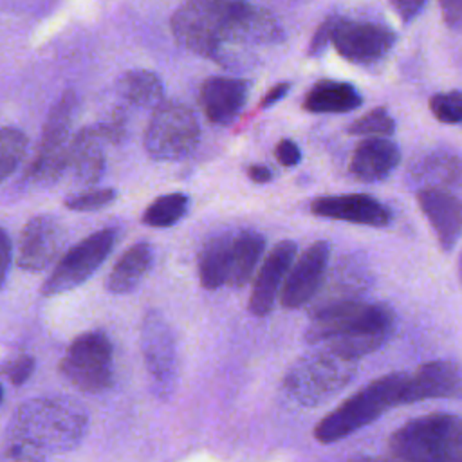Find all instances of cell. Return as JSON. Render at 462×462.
<instances>
[{"label": "cell", "mask_w": 462, "mask_h": 462, "mask_svg": "<svg viewBox=\"0 0 462 462\" xmlns=\"http://www.w3.org/2000/svg\"><path fill=\"white\" fill-rule=\"evenodd\" d=\"M76 94L72 90L63 92L58 103L51 108L43 125L42 139L36 155L27 170V179L34 184H52L67 171L70 126L76 112Z\"/></svg>", "instance_id": "9c48e42d"}, {"label": "cell", "mask_w": 462, "mask_h": 462, "mask_svg": "<svg viewBox=\"0 0 462 462\" xmlns=\"http://www.w3.org/2000/svg\"><path fill=\"white\" fill-rule=\"evenodd\" d=\"M393 328V312L381 303H334L318 310L305 332L309 343H325L327 350L357 359L381 348Z\"/></svg>", "instance_id": "7a4b0ae2"}, {"label": "cell", "mask_w": 462, "mask_h": 462, "mask_svg": "<svg viewBox=\"0 0 462 462\" xmlns=\"http://www.w3.org/2000/svg\"><path fill=\"white\" fill-rule=\"evenodd\" d=\"M274 155L278 159V162L282 166H296L301 161V150L298 148V144L291 139H282L276 148H274Z\"/></svg>", "instance_id": "d590c367"}, {"label": "cell", "mask_w": 462, "mask_h": 462, "mask_svg": "<svg viewBox=\"0 0 462 462\" xmlns=\"http://www.w3.org/2000/svg\"><path fill=\"white\" fill-rule=\"evenodd\" d=\"M458 278H460V283H462V253H460V258H458Z\"/></svg>", "instance_id": "b9f144b4"}, {"label": "cell", "mask_w": 462, "mask_h": 462, "mask_svg": "<svg viewBox=\"0 0 462 462\" xmlns=\"http://www.w3.org/2000/svg\"><path fill=\"white\" fill-rule=\"evenodd\" d=\"M388 2L395 11V14L406 23L411 22L415 16H419V13L426 4V0H388Z\"/></svg>", "instance_id": "74e56055"}, {"label": "cell", "mask_w": 462, "mask_h": 462, "mask_svg": "<svg viewBox=\"0 0 462 462\" xmlns=\"http://www.w3.org/2000/svg\"><path fill=\"white\" fill-rule=\"evenodd\" d=\"M141 352L152 392L159 399H170L177 386V346L166 318L148 310L141 323Z\"/></svg>", "instance_id": "7c38bea8"}, {"label": "cell", "mask_w": 462, "mask_h": 462, "mask_svg": "<svg viewBox=\"0 0 462 462\" xmlns=\"http://www.w3.org/2000/svg\"><path fill=\"white\" fill-rule=\"evenodd\" d=\"M153 251L146 242L130 245L114 263L105 287L114 294H128L144 280L152 267Z\"/></svg>", "instance_id": "cb8c5ba5"}, {"label": "cell", "mask_w": 462, "mask_h": 462, "mask_svg": "<svg viewBox=\"0 0 462 462\" xmlns=\"http://www.w3.org/2000/svg\"><path fill=\"white\" fill-rule=\"evenodd\" d=\"M60 374L78 390L99 393L114 381V348L108 336L90 330L78 336L60 361Z\"/></svg>", "instance_id": "52a82bcc"}, {"label": "cell", "mask_w": 462, "mask_h": 462, "mask_svg": "<svg viewBox=\"0 0 462 462\" xmlns=\"http://www.w3.org/2000/svg\"><path fill=\"white\" fill-rule=\"evenodd\" d=\"M310 211L316 217L384 227L390 224V209L377 199L365 193H345L318 197L310 202Z\"/></svg>", "instance_id": "2e32d148"}, {"label": "cell", "mask_w": 462, "mask_h": 462, "mask_svg": "<svg viewBox=\"0 0 462 462\" xmlns=\"http://www.w3.org/2000/svg\"><path fill=\"white\" fill-rule=\"evenodd\" d=\"M117 94L137 108H155L164 101V85L155 72L134 69L119 78Z\"/></svg>", "instance_id": "4316f807"}, {"label": "cell", "mask_w": 462, "mask_h": 462, "mask_svg": "<svg viewBox=\"0 0 462 462\" xmlns=\"http://www.w3.org/2000/svg\"><path fill=\"white\" fill-rule=\"evenodd\" d=\"M199 139L195 112L180 101H162L146 126L144 150L155 161H180L197 148Z\"/></svg>", "instance_id": "8992f818"}, {"label": "cell", "mask_w": 462, "mask_h": 462, "mask_svg": "<svg viewBox=\"0 0 462 462\" xmlns=\"http://www.w3.org/2000/svg\"><path fill=\"white\" fill-rule=\"evenodd\" d=\"M439 7L449 29H462V0H439Z\"/></svg>", "instance_id": "8d00e7d4"}, {"label": "cell", "mask_w": 462, "mask_h": 462, "mask_svg": "<svg viewBox=\"0 0 462 462\" xmlns=\"http://www.w3.org/2000/svg\"><path fill=\"white\" fill-rule=\"evenodd\" d=\"M189 199L188 195L175 191V193H166L159 199H155L143 213V224L148 227H171L177 222H180L188 211Z\"/></svg>", "instance_id": "83f0119b"}, {"label": "cell", "mask_w": 462, "mask_h": 462, "mask_svg": "<svg viewBox=\"0 0 462 462\" xmlns=\"http://www.w3.org/2000/svg\"><path fill=\"white\" fill-rule=\"evenodd\" d=\"M282 40L283 27L273 13L247 0H238L220 31L211 60L227 69L238 67L251 49L274 45Z\"/></svg>", "instance_id": "5b68a950"}, {"label": "cell", "mask_w": 462, "mask_h": 462, "mask_svg": "<svg viewBox=\"0 0 462 462\" xmlns=\"http://www.w3.org/2000/svg\"><path fill=\"white\" fill-rule=\"evenodd\" d=\"M390 455L408 462H462V417L428 413L411 419L388 440Z\"/></svg>", "instance_id": "3957f363"}, {"label": "cell", "mask_w": 462, "mask_h": 462, "mask_svg": "<svg viewBox=\"0 0 462 462\" xmlns=\"http://www.w3.org/2000/svg\"><path fill=\"white\" fill-rule=\"evenodd\" d=\"M289 88H291V83H278V85H274V87L263 96V99H262V103H260L262 108H267V106L278 103L280 99H283L285 94L289 92Z\"/></svg>", "instance_id": "ab89813d"}, {"label": "cell", "mask_w": 462, "mask_h": 462, "mask_svg": "<svg viewBox=\"0 0 462 462\" xmlns=\"http://www.w3.org/2000/svg\"><path fill=\"white\" fill-rule=\"evenodd\" d=\"M265 249V238L258 233V231H240L233 235V242H231V265H229V278H227V285L231 287H244L262 254Z\"/></svg>", "instance_id": "484cf974"}, {"label": "cell", "mask_w": 462, "mask_h": 462, "mask_svg": "<svg viewBox=\"0 0 462 462\" xmlns=\"http://www.w3.org/2000/svg\"><path fill=\"white\" fill-rule=\"evenodd\" d=\"M105 143H119L126 134V117L121 110L112 112L108 117L94 125Z\"/></svg>", "instance_id": "d6a6232c"}, {"label": "cell", "mask_w": 462, "mask_h": 462, "mask_svg": "<svg viewBox=\"0 0 462 462\" xmlns=\"http://www.w3.org/2000/svg\"><path fill=\"white\" fill-rule=\"evenodd\" d=\"M419 208L433 227L444 251H451L462 235V200L440 188H424L417 193Z\"/></svg>", "instance_id": "ffe728a7"}, {"label": "cell", "mask_w": 462, "mask_h": 462, "mask_svg": "<svg viewBox=\"0 0 462 462\" xmlns=\"http://www.w3.org/2000/svg\"><path fill=\"white\" fill-rule=\"evenodd\" d=\"M337 20H339L337 14H330L327 20L321 22V25L316 29V32L310 38L309 56L321 54L327 49V45L332 43V34H334V27H336Z\"/></svg>", "instance_id": "836d02e7"}, {"label": "cell", "mask_w": 462, "mask_h": 462, "mask_svg": "<svg viewBox=\"0 0 462 462\" xmlns=\"http://www.w3.org/2000/svg\"><path fill=\"white\" fill-rule=\"evenodd\" d=\"M117 197V191L114 188H103V189H88L83 193H76L65 199V208L70 211H97L112 204Z\"/></svg>", "instance_id": "1f68e13d"}, {"label": "cell", "mask_w": 462, "mask_h": 462, "mask_svg": "<svg viewBox=\"0 0 462 462\" xmlns=\"http://www.w3.org/2000/svg\"><path fill=\"white\" fill-rule=\"evenodd\" d=\"M404 383L406 374H386L368 383L319 420L314 430L316 440L321 444L337 442L374 422L390 408L402 404Z\"/></svg>", "instance_id": "277c9868"}, {"label": "cell", "mask_w": 462, "mask_h": 462, "mask_svg": "<svg viewBox=\"0 0 462 462\" xmlns=\"http://www.w3.org/2000/svg\"><path fill=\"white\" fill-rule=\"evenodd\" d=\"M88 415L70 397H38L23 402L13 415L4 458L43 460L72 451L85 437Z\"/></svg>", "instance_id": "6da1fadb"}, {"label": "cell", "mask_w": 462, "mask_h": 462, "mask_svg": "<svg viewBox=\"0 0 462 462\" xmlns=\"http://www.w3.org/2000/svg\"><path fill=\"white\" fill-rule=\"evenodd\" d=\"M65 244V229L52 215H36L22 229L16 262L23 271H43L60 254Z\"/></svg>", "instance_id": "5bb4252c"}, {"label": "cell", "mask_w": 462, "mask_h": 462, "mask_svg": "<svg viewBox=\"0 0 462 462\" xmlns=\"http://www.w3.org/2000/svg\"><path fill=\"white\" fill-rule=\"evenodd\" d=\"M363 96L346 81L321 79L305 94L303 108L312 114H346L359 108Z\"/></svg>", "instance_id": "603a6c76"}, {"label": "cell", "mask_w": 462, "mask_h": 462, "mask_svg": "<svg viewBox=\"0 0 462 462\" xmlns=\"http://www.w3.org/2000/svg\"><path fill=\"white\" fill-rule=\"evenodd\" d=\"M238 0H186L171 16L175 42L204 58L213 56L220 31Z\"/></svg>", "instance_id": "30bf717a"}, {"label": "cell", "mask_w": 462, "mask_h": 462, "mask_svg": "<svg viewBox=\"0 0 462 462\" xmlns=\"http://www.w3.org/2000/svg\"><path fill=\"white\" fill-rule=\"evenodd\" d=\"M117 240L116 227L99 229L76 245H72L56 263L49 278L42 285L43 296H58L69 292L87 282L106 260Z\"/></svg>", "instance_id": "8fae6325"}, {"label": "cell", "mask_w": 462, "mask_h": 462, "mask_svg": "<svg viewBox=\"0 0 462 462\" xmlns=\"http://www.w3.org/2000/svg\"><path fill=\"white\" fill-rule=\"evenodd\" d=\"M34 366H36V361L32 356H18L14 361L9 363V366L5 368V374L9 377V381L14 384V386H20L23 384L34 372Z\"/></svg>", "instance_id": "e575fe53"}, {"label": "cell", "mask_w": 462, "mask_h": 462, "mask_svg": "<svg viewBox=\"0 0 462 462\" xmlns=\"http://www.w3.org/2000/svg\"><path fill=\"white\" fill-rule=\"evenodd\" d=\"M105 139L99 135L97 128L85 126L81 128L69 144L67 170L72 173V179L81 186H92L99 182L105 173Z\"/></svg>", "instance_id": "44dd1931"}, {"label": "cell", "mask_w": 462, "mask_h": 462, "mask_svg": "<svg viewBox=\"0 0 462 462\" xmlns=\"http://www.w3.org/2000/svg\"><path fill=\"white\" fill-rule=\"evenodd\" d=\"M296 244L292 240L278 242L269 254L265 256L249 296V312L254 316H265L273 310L274 300L280 292V287L285 282V276L294 262Z\"/></svg>", "instance_id": "e0dca14e"}, {"label": "cell", "mask_w": 462, "mask_h": 462, "mask_svg": "<svg viewBox=\"0 0 462 462\" xmlns=\"http://www.w3.org/2000/svg\"><path fill=\"white\" fill-rule=\"evenodd\" d=\"M352 374V359L325 348V352L305 356L294 363L287 372L285 390L294 401L312 406L339 392Z\"/></svg>", "instance_id": "ba28073f"}, {"label": "cell", "mask_w": 462, "mask_h": 462, "mask_svg": "<svg viewBox=\"0 0 462 462\" xmlns=\"http://www.w3.org/2000/svg\"><path fill=\"white\" fill-rule=\"evenodd\" d=\"M249 96V81L231 76L208 78L199 92V103L213 125L231 123L244 108Z\"/></svg>", "instance_id": "d6986e66"}, {"label": "cell", "mask_w": 462, "mask_h": 462, "mask_svg": "<svg viewBox=\"0 0 462 462\" xmlns=\"http://www.w3.org/2000/svg\"><path fill=\"white\" fill-rule=\"evenodd\" d=\"M13 260V245L5 229L0 227V289L7 280V273Z\"/></svg>", "instance_id": "f35d334b"}, {"label": "cell", "mask_w": 462, "mask_h": 462, "mask_svg": "<svg viewBox=\"0 0 462 462\" xmlns=\"http://www.w3.org/2000/svg\"><path fill=\"white\" fill-rule=\"evenodd\" d=\"M247 175L256 184H265L273 179V171L263 164H253L247 168Z\"/></svg>", "instance_id": "60d3db41"}, {"label": "cell", "mask_w": 462, "mask_h": 462, "mask_svg": "<svg viewBox=\"0 0 462 462\" xmlns=\"http://www.w3.org/2000/svg\"><path fill=\"white\" fill-rule=\"evenodd\" d=\"M393 130H395V121L388 114V110L383 106L366 112L348 126V134L352 135H374V137L390 135L393 134Z\"/></svg>", "instance_id": "f546056e"}, {"label": "cell", "mask_w": 462, "mask_h": 462, "mask_svg": "<svg viewBox=\"0 0 462 462\" xmlns=\"http://www.w3.org/2000/svg\"><path fill=\"white\" fill-rule=\"evenodd\" d=\"M27 135L11 126L0 128V184L13 175L27 153Z\"/></svg>", "instance_id": "f1b7e54d"}, {"label": "cell", "mask_w": 462, "mask_h": 462, "mask_svg": "<svg viewBox=\"0 0 462 462\" xmlns=\"http://www.w3.org/2000/svg\"><path fill=\"white\" fill-rule=\"evenodd\" d=\"M332 45L346 61L368 65L383 60L392 51L395 32L377 22H357L339 16L334 27Z\"/></svg>", "instance_id": "4fadbf2b"}, {"label": "cell", "mask_w": 462, "mask_h": 462, "mask_svg": "<svg viewBox=\"0 0 462 462\" xmlns=\"http://www.w3.org/2000/svg\"><path fill=\"white\" fill-rule=\"evenodd\" d=\"M401 161V150L384 137L365 139L350 159V173L361 182H377L393 171Z\"/></svg>", "instance_id": "7402d4cb"}, {"label": "cell", "mask_w": 462, "mask_h": 462, "mask_svg": "<svg viewBox=\"0 0 462 462\" xmlns=\"http://www.w3.org/2000/svg\"><path fill=\"white\" fill-rule=\"evenodd\" d=\"M231 233L211 236L199 254V280L208 291H215L227 283L231 265Z\"/></svg>", "instance_id": "d4e9b609"}, {"label": "cell", "mask_w": 462, "mask_h": 462, "mask_svg": "<svg viewBox=\"0 0 462 462\" xmlns=\"http://www.w3.org/2000/svg\"><path fill=\"white\" fill-rule=\"evenodd\" d=\"M462 390V372L451 361H430L413 374H406L402 404L424 399L457 397Z\"/></svg>", "instance_id": "ac0fdd59"}, {"label": "cell", "mask_w": 462, "mask_h": 462, "mask_svg": "<svg viewBox=\"0 0 462 462\" xmlns=\"http://www.w3.org/2000/svg\"><path fill=\"white\" fill-rule=\"evenodd\" d=\"M2 401H4V386L0 384V404H2Z\"/></svg>", "instance_id": "7bdbcfd3"}, {"label": "cell", "mask_w": 462, "mask_h": 462, "mask_svg": "<svg viewBox=\"0 0 462 462\" xmlns=\"http://www.w3.org/2000/svg\"><path fill=\"white\" fill-rule=\"evenodd\" d=\"M328 254V244L319 240L310 244L292 262L280 292V301L285 309H298L318 292L327 271Z\"/></svg>", "instance_id": "9a60e30c"}, {"label": "cell", "mask_w": 462, "mask_h": 462, "mask_svg": "<svg viewBox=\"0 0 462 462\" xmlns=\"http://www.w3.org/2000/svg\"><path fill=\"white\" fill-rule=\"evenodd\" d=\"M430 110L437 121L446 125L462 123V92H439L430 97Z\"/></svg>", "instance_id": "4dcf8cb0"}]
</instances>
